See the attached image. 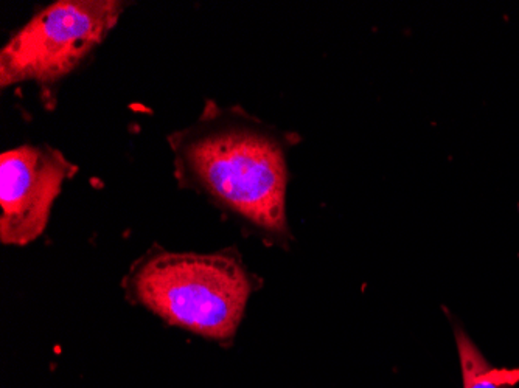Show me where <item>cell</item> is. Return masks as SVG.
Listing matches in <instances>:
<instances>
[{"instance_id":"obj_1","label":"cell","mask_w":519,"mask_h":388,"mask_svg":"<svg viewBox=\"0 0 519 388\" xmlns=\"http://www.w3.org/2000/svg\"><path fill=\"white\" fill-rule=\"evenodd\" d=\"M175 177L276 238L288 235L285 148L278 137L234 108L207 102L201 115L168 137Z\"/></svg>"},{"instance_id":"obj_2","label":"cell","mask_w":519,"mask_h":388,"mask_svg":"<svg viewBox=\"0 0 519 388\" xmlns=\"http://www.w3.org/2000/svg\"><path fill=\"white\" fill-rule=\"evenodd\" d=\"M123 287L132 303L215 342L235 337L254 289L234 250L182 253L161 247L132 264Z\"/></svg>"},{"instance_id":"obj_3","label":"cell","mask_w":519,"mask_h":388,"mask_svg":"<svg viewBox=\"0 0 519 388\" xmlns=\"http://www.w3.org/2000/svg\"><path fill=\"white\" fill-rule=\"evenodd\" d=\"M120 0H58L33 15L0 50V87L42 89L75 72L115 29Z\"/></svg>"},{"instance_id":"obj_4","label":"cell","mask_w":519,"mask_h":388,"mask_svg":"<svg viewBox=\"0 0 519 388\" xmlns=\"http://www.w3.org/2000/svg\"><path fill=\"white\" fill-rule=\"evenodd\" d=\"M78 172L50 145H22L0 154V241L26 245L42 235L65 180Z\"/></svg>"},{"instance_id":"obj_5","label":"cell","mask_w":519,"mask_h":388,"mask_svg":"<svg viewBox=\"0 0 519 388\" xmlns=\"http://www.w3.org/2000/svg\"><path fill=\"white\" fill-rule=\"evenodd\" d=\"M454 332L463 388H513L519 382V370L491 366L461 326H456Z\"/></svg>"}]
</instances>
